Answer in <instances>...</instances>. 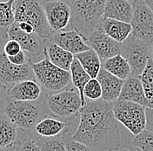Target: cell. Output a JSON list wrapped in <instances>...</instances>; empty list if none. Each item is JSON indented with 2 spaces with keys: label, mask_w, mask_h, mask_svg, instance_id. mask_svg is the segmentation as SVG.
<instances>
[{
  "label": "cell",
  "mask_w": 153,
  "mask_h": 151,
  "mask_svg": "<svg viewBox=\"0 0 153 151\" xmlns=\"http://www.w3.org/2000/svg\"><path fill=\"white\" fill-rule=\"evenodd\" d=\"M72 137L93 151H118L121 135L113 113V103L103 99L86 100L80 109L79 124Z\"/></svg>",
  "instance_id": "1"
},
{
  "label": "cell",
  "mask_w": 153,
  "mask_h": 151,
  "mask_svg": "<svg viewBox=\"0 0 153 151\" xmlns=\"http://www.w3.org/2000/svg\"><path fill=\"white\" fill-rule=\"evenodd\" d=\"M107 0H70L71 19L70 27L76 30L87 40L104 19Z\"/></svg>",
  "instance_id": "2"
},
{
  "label": "cell",
  "mask_w": 153,
  "mask_h": 151,
  "mask_svg": "<svg viewBox=\"0 0 153 151\" xmlns=\"http://www.w3.org/2000/svg\"><path fill=\"white\" fill-rule=\"evenodd\" d=\"M44 96L34 101L8 99L3 112L19 129L31 131L42 119L50 115L44 102Z\"/></svg>",
  "instance_id": "3"
},
{
  "label": "cell",
  "mask_w": 153,
  "mask_h": 151,
  "mask_svg": "<svg viewBox=\"0 0 153 151\" xmlns=\"http://www.w3.org/2000/svg\"><path fill=\"white\" fill-rule=\"evenodd\" d=\"M29 62L33 69L37 82L45 93H57L66 89L71 85L70 71L55 66L46 56L38 62H34L30 59Z\"/></svg>",
  "instance_id": "4"
},
{
  "label": "cell",
  "mask_w": 153,
  "mask_h": 151,
  "mask_svg": "<svg viewBox=\"0 0 153 151\" xmlns=\"http://www.w3.org/2000/svg\"><path fill=\"white\" fill-rule=\"evenodd\" d=\"M44 102L50 115L66 122L80 113L83 107L76 88H66L53 94L45 92Z\"/></svg>",
  "instance_id": "5"
},
{
  "label": "cell",
  "mask_w": 153,
  "mask_h": 151,
  "mask_svg": "<svg viewBox=\"0 0 153 151\" xmlns=\"http://www.w3.org/2000/svg\"><path fill=\"white\" fill-rule=\"evenodd\" d=\"M42 3L40 0H16L15 21L30 24L38 35L47 39L53 32L48 24Z\"/></svg>",
  "instance_id": "6"
},
{
  "label": "cell",
  "mask_w": 153,
  "mask_h": 151,
  "mask_svg": "<svg viewBox=\"0 0 153 151\" xmlns=\"http://www.w3.org/2000/svg\"><path fill=\"white\" fill-rule=\"evenodd\" d=\"M113 113L117 122L134 135L146 128V107L118 99L113 102Z\"/></svg>",
  "instance_id": "7"
},
{
  "label": "cell",
  "mask_w": 153,
  "mask_h": 151,
  "mask_svg": "<svg viewBox=\"0 0 153 151\" xmlns=\"http://www.w3.org/2000/svg\"><path fill=\"white\" fill-rule=\"evenodd\" d=\"M151 45L139 38L131 36L121 43L120 54L128 61L131 76L139 77L143 74L151 58Z\"/></svg>",
  "instance_id": "8"
},
{
  "label": "cell",
  "mask_w": 153,
  "mask_h": 151,
  "mask_svg": "<svg viewBox=\"0 0 153 151\" xmlns=\"http://www.w3.org/2000/svg\"><path fill=\"white\" fill-rule=\"evenodd\" d=\"M133 17L131 25V35L152 45L153 43V11L144 3L139 0L132 4Z\"/></svg>",
  "instance_id": "9"
},
{
  "label": "cell",
  "mask_w": 153,
  "mask_h": 151,
  "mask_svg": "<svg viewBox=\"0 0 153 151\" xmlns=\"http://www.w3.org/2000/svg\"><path fill=\"white\" fill-rule=\"evenodd\" d=\"M24 80H36L30 62L28 61L24 65L13 64L8 59L4 49H2L0 51V81L8 88Z\"/></svg>",
  "instance_id": "10"
},
{
  "label": "cell",
  "mask_w": 153,
  "mask_h": 151,
  "mask_svg": "<svg viewBox=\"0 0 153 151\" xmlns=\"http://www.w3.org/2000/svg\"><path fill=\"white\" fill-rule=\"evenodd\" d=\"M46 19L52 32L63 31L70 26L71 8L69 3L61 0H47L42 3Z\"/></svg>",
  "instance_id": "11"
},
{
  "label": "cell",
  "mask_w": 153,
  "mask_h": 151,
  "mask_svg": "<svg viewBox=\"0 0 153 151\" xmlns=\"http://www.w3.org/2000/svg\"><path fill=\"white\" fill-rule=\"evenodd\" d=\"M9 39L18 41L22 50L32 58H38L44 53L45 38H43L36 32L26 33L19 28L17 22H14L7 32Z\"/></svg>",
  "instance_id": "12"
},
{
  "label": "cell",
  "mask_w": 153,
  "mask_h": 151,
  "mask_svg": "<svg viewBox=\"0 0 153 151\" xmlns=\"http://www.w3.org/2000/svg\"><path fill=\"white\" fill-rule=\"evenodd\" d=\"M86 43L97 53L102 61L120 54L121 52V43H118L109 37L104 32L100 25L91 33L86 40Z\"/></svg>",
  "instance_id": "13"
},
{
  "label": "cell",
  "mask_w": 153,
  "mask_h": 151,
  "mask_svg": "<svg viewBox=\"0 0 153 151\" xmlns=\"http://www.w3.org/2000/svg\"><path fill=\"white\" fill-rule=\"evenodd\" d=\"M48 39L70 52L73 55L87 51L91 48L87 45L83 36L73 28L55 32Z\"/></svg>",
  "instance_id": "14"
},
{
  "label": "cell",
  "mask_w": 153,
  "mask_h": 151,
  "mask_svg": "<svg viewBox=\"0 0 153 151\" xmlns=\"http://www.w3.org/2000/svg\"><path fill=\"white\" fill-rule=\"evenodd\" d=\"M45 94L42 86L36 80H24L8 87V99L22 101L40 100Z\"/></svg>",
  "instance_id": "15"
},
{
  "label": "cell",
  "mask_w": 153,
  "mask_h": 151,
  "mask_svg": "<svg viewBox=\"0 0 153 151\" xmlns=\"http://www.w3.org/2000/svg\"><path fill=\"white\" fill-rule=\"evenodd\" d=\"M102 87V99L113 103L119 99L124 80L110 74L102 66L97 77Z\"/></svg>",
  "instance_id": "16"
},
{
  "label": "cell",
  "mask_w": 153,
  "mask_h": 151,
  "mask_svg": "<svg viewBox=\"0 0 153 151\" xmlns=\"http://www.w3.org/2000/svg\"><path fill=\"white\" fill-rule=\"evenodd\" d=\"M133 17V5L128 0H107L104 11V19H117L131 23Z\"/></svg>",
  "instance_id": "17"
},
{
  "label": "cell",
  "mask_w": 153,
  "mask_h": 151,
  "mask_svg": "<svg viewBox=\"0 0 153 151\" xmlns=\"http://www.w3.org/2000/svg\"><path fill=\"white\" fill-rule=\"evenodd\" d=\"M119 99L140 104L146 107L149 102L144 94L140 78L135 76H130L124 80Z\"/></svg>",
  "instance_id": "18"
},
{
  "label": "cell",
  "mask_w": 153,
  "mask_h": 151,
  "mask_svg": "<svg viewBox=\"0 0 153 151\" xmlns=\"http://www.w3.org/2000/svg\"><path fill=\"white\" fill-rule=\"evenodd\" d=\"M44 54L55 66L66 71H70L71 63L75 57L72 53L54 44L48 38L45 39Z\"/></svg>",
  "instance_id": "19"
},
{
  "label": "cell",
  "mask_w": 153,
  "mask_h": 151,
  "mask_svg": "<svg viewBox=\"0 0 153 151\" xmlns=\"http://www.w3.org/2000/svg\"><path fill=\"white\" fill-rule=\"evenodd\" d=\"M69 122L48 115L42 119L31 130L35 134L41 137H54L66 131Z\"/></svg>",
  "instance_id": "20"
},
{
  "label": "cell",
  "mask_w": 153,
  "mask_h": 151,
  "mask_svg": "<svg viewBox=\"0 0 153 151\" xmlns=\"http://www.w3.org/2000/svg\"><path fill=\"white\" fill-rule=\"evenodd\" d=\"M100 26L109 37L118 43H123L131 34L132 27L131 23H126L117 19H104Z\"/></svg>",
  "instance_id": "21"
},
{
  "label": "cell",
  "mask_w": 153,
  "mask_h": 151,
  "mask_svg": "<svg viewBox=\"0 0 153 151\" xmlns=\"http://www.w3.org/2000/svg\"><path fill=\"white\" fill-rule=\"evenodd\" d=\"M102 66L110 74L123 80H127L131 76L130 64L121 54H117L102 61Z\"/></svg>",
  "instance_id": "22"
},
{
  "label": "cell",
  "mask_w": 153,
  "mask_h": 151,
  "mask_svg": "<svg viewBox=\"0 0 153 151\" xmlns=\"http://www.w3.org/2000/svg\"><path fill=\"white\" fill-rule=\"evenodd\" d=\"M19 137V128L8 116L0 113V147H12Z\"/></svg>",
  "instance_id": "23"
},
{
  "label": "cell",
  "mask_w": 153,
  "mask_h": 151,
  "mask_svg": "<svg viewBox=\"0 0 153 151\" xmlns=\"http://www.w3.org/2000/svg\"><path fill=\"white\" fill-rule=\"evenodd\" d=\"M70 74H71L72 86L77 89L82 101V106H84L86 101L84 95L85 86L91 78L86 73V71L84 69V67L80 64V62L78 61L76 57H74V59L71 63V66L70 68Z\"/></svg>",
  "instance_id": "24"
},
{
  "label": "cell",
  "mask_w": 153,
  "mask_h": 151,
  "mask_svg": "<svg viewBox=\"0 0 153 151\" xmlns=\"http://www.w3.org/2000/svg\"><path fill=\"white\" fill-rule=\"evenodd\" d=\"M74 56L78 59L91 79H96L97 77L102 68V60L93 49L90 48L89 50L77 53Z\"/></svg>",
  "instance_id": "25"
},
{
  "label": "cell",
  "mask_w": 153,
  "mask_h": 151,
  "mask_svg": "<svg viewBox=\"0 0 153 151\" xmlns=\"http://www.w3.org/2000/svg\"><path fill=\"white\" fill-rule=\"evenodd\" d=\"M15 2L16 0L0 2V36L3 38H8L7 32L15 22Z\"/></svg>",
  "instance_id": "26"
},
{
  "label": "cell",
  "mask_w": 153,
  "mask_h": 151,
  "mask_svg": "<svg viewBox=\"0 0 153 151\" xmlns=\"http://www.w3.org/2000/svg\"><path fill=\"white\" fill-rule=\"evenodd\" d=\"M64 133L54 137H41L32 134L41 151H66Z\"/></svg>",
  "instance_id": "27"
},
{
  "label": "cell",
  "mask_w": 153,
  "mask_h": 151,
  "mask_svg": "<svg viewBox=\"0 0 153 151\" xmlns=\"http://www.w3.org/2000/svg\"><path fill=\"white\" fill-rule=\"evenodd\" d=\"M14 151H41L31 131L19 128V137L13 145Z\"/></svg>",
  "instance_id": "28"
},
{
  "label": "cell",
  "mask_w": 153,
  "mask_h": 151,
  "mask_svg": "<svg viewBox=\"0 0 153 151\" xmlns=\"http://www.w3.org/2000/svg\"><path fill=\"white\" fill-rule=\"evenodd\" d=\"M148 101L153 100V61L150 58L143 74L139 76ZM149 103V102H148Z\"/></svg>",
  "instance_id": "29"
},
{
  "label": "cell",
  "mask_w": 153,
  "mask_h": 151,
  "mask_svg": "<svg viewBox=\"0 0 153 151\" xmlns=\"http://www.w3.org/2000/svg\"><path fill=\"white\" fill-rule=\"evenodd\" d=\"M132 145L141 151H153V131L144 129L135 135Z\"/></svg>",
  "instance_id": "30"
},
{
  "label": "cell",
  "mask_w": 153,
  "mask_h": 151,
  "mask_svg": "<svg viewBox=\"0 0 153 151\" xmlns=\"http://www.w3.org/2000/svg\"><path fill=\"white\" fill-rule=\"evenodd\" d=\"M84 95L85 100L97 101L102 99V87L97 79H91L85 86Z\"/></svg>",
  "instance_id": "31"
},
{
  "label": "cell",
  "mask_w": 153,
  "mask_h": 151,
  "mask_svg": "<svg viewBox=\"0 0 153 151\" xmlns=\"http://www.w3.org/2000/svg\"><path fill=\"white\" fill-rule=\"evenodd\" d=\"M64 138L66 151H93L85 143L75 140L72 137V134H70V132H68L67 130L64 133Z\"/></svg>",
  "instance_id": "32"
},
{
  "label": "cell",
  "mask_w": 153,
  "mask_h": 151,
  "mask_svg": "<svg viewBox=\"0 0 153 151\" xmlns=\"http://www.w3.org/2000/svg\"><path fill=\"white\" fill-rule=\"evenodd\" d=\"M4 52L7 56H14L22 50V47L18 41L13 39H8L4 45Z\"/></svg>",
  "instance_id": "33"
},
{
  "label": "cell",
  "mask_w": 153,
  "mask_h": 151,
  "mask_svg": "<svg viewBox=\"0 0 153 151\" xmlns=\"http://www.w3.org/2000/svg\"><path fill=\"white\" fill-rule=\"evenodd\" d=\"M7 58L11 63L16 65H24L27 63L30 59V57L27 56V53H25L24 50H21L18 54L14 56H7Z\"/></svg>",
  "instance_id": "34"
},
{
  "label": "cell",
  "mask_w": 153,
  "mask_h": 151,
  "mask_svg": "<svg viewBox=\"0 0 153 151\" xmlns=\"http://www.w3.org/2000/svg\"><path fill=\"white\" fill-rule=\"evenodd\" d=\"M7 90H8L7 86L0 81V113L3 112L4 107L8 101Z\"/></svg>",
  "instance_id": "35"
},
{
  "label": "cell",
  "mask_w": 153,
  "mask_h": 151,
  "mask_svg": "<svg viewBox=\"0 0 153 151\" xmlns=\"http://www.w3.org/2000/svg\"><path fill=\"white\" fill-rule=\"evenodd\" d=\"M146 129L153 131V108L146 107Z\"/></svg>",
  "instance_id": "36"
},
{
  "label": "cell",
  "mask_w": 153,
  "mask_h": 151,
  "mask_svg": "<svg viewBox=\"0 0 153 151\" xmlns=\"http://www.w3.org/2000/svg\"><path fill=\"white\" fill-rule=\"evenodd\" d=\"M17 24H18L19 28L21 29L22 31H24L25 32H26V33H33V32H35L33 26L30 24H29V23H26V22H17Z\"/></svg>",
  "instance_id": "37"
},
{
  "label": "cell",
  "mask_w": 153,
  "mask_h": 151,
  "mask_svg": "<svg viewBox=\"0 0 153 151\" xmlns=\"http://www.w3.org/2000/svg\"><path fill=\"white\" fill-rule=\"evenodd\" d=\"M9 38H3V37H1L0 36V51L3 49V47H4V43L8 40Z\"/></svg>",
  "instance_id": "38"
},
{
  "label": "cell",
  "mask_w": 153,
  "mask_h": 151,
  "mask_svg": "<svg viewBox=\"0 0 153 151\" xmlns=\"http://www.w3.org/2000/svg\"><path fill=\"white\" fill-rule=\"evenodd\" d=\"M143 1L149 6V8L153 11V0H143Z\"/></svg>",
  "instance_id": "39"
},
{
  "label": "cell",
  "mask_w": 153,
  "mask_h": 151,
  "mask_svg": "<svg viewBox=\"0 0 153 151\" xmlns=\"http://www.w3.org/2000/svg\"><path fill=\"white\" fill-rule=\"evenodd\" d=\"M0 151H14L12 147H0Z\"/></svg>",
  "instance_id": "40"
},
{
  "label": "cell",
  "mask_w": 153,
  "mask_h": 151,
  "mask_svg": "<svg viewBox=\"0 0 153 151\" xmlns=\"http://www.w3.org/2000/svg\"><path fill=\"white\" fill-rule=\"evenodd\" d=\"M150 55H151V59H152L153 61V43L151 45V53H150Z\"/></svg>",
  "instance_id": "41"
},
{
  "label": "cell",
  "mask_w": 153,
  "mask_h": 151,
  "mask_svg": "<svg viewBox=\"0 0 153 151\" xmlns=\"http://www.w3.org/2000/svg\"><path fill=\"white\" fill-rule=\"evenodd\" d=\"M147 107H150V108H153V100H152V101H149V103H148V106H147Z\"/></svg>",
  "instance_id": "42"
},
{
  "label": "cell",
  "mask_w": 153,
  "mask_h": 151,
  "mask_svg": "<svg viewBox=\"0 0 153 151\" xmlns=\"http://www.w3.org/2000/svg\"><path fill=\"white\" fill-rule=\"evenodd\" d=\"M129 2H131V4H133V3H135V2H137V1H139V0H128Z\"/></svg>",
  "instance_id": "43"
},
{
  "label": "cell",
  "mask_w": 153,
  "mask_h": 151,
  "mask_svg": "<svg viewBox=\"0 0 153 151\" xmlns=\"http://www.w3.org/2000/svg\"><path fill=\"white\" fill-rule=\"evenodd\" d=\"M120 151H129V150H127V149H123V150H120Z\"/></svg>",
  "instance_id": "44"
}]
</instances>
